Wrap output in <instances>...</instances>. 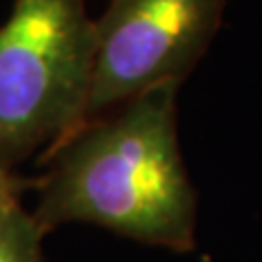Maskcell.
Here are the masks:
<instances>
[{
    "instance_id": "1",
    "label": "cell",
    "mask_w": 262,
    "mask_h": 262,
    "mask_svg": "<svg viewBox=\"0 0 262 262\" xmlns=\"http://www.w3.org/2000/svg\"><path fill=\"white\" fill-rule=\"evenodd\" d=\"M177 83L88 120L44 153L33 212L42 232L90 223L151 247L194 249L196 192L177 136Z\"/></svg>"
},
{
    "instance_id": "3",
    "label": "cell",
    "mask_w": 262,
    "mask_h": 262,
    "mask_svg": "<svg viewBox=\"0 0 262 262\" xmlns=\"http://www.w3.org/2000/svg\"><path fill=\"white\" fill-rule=\"evenodd\" d=\"M227 0H110L96 27L85 122L194 70L214 39ZM83 122V125H85Z\"/></svg>"
},
{
    "instance_id": "5",
    "label": "cell",
    "mask_w": 262,
    "mask_h": 262,
    "mask_svg": "<svg viewBox=\"0 0 262 262\" xmlns=\"http://www.w3.org/2000/svg\"><path fill=\"white\" fill-rule=\"evenodd\" d=\"M27 179H22L13 168H7L0 164V208L22 203V192L27 190Z\"/></svg>"
},
{
    "instance_id": "2",
    "label": "cell",
    "mask_w": 262,
    "mask_h": 262,
    "mask_svg": "<svg viewBox=\"0 0 262 262\" xmlns=\"http://www.w3.org/2000/svg\"><path fill=\"white\" fill-rule=\"evenodd\" d=\"M96 27L85 0H15L0 24V164L48 153L85 122Z\"/></svg>"
},
{
    "instance_id": "4",
    "label": "cell",
    "mask_w": 262,
    "mask_h": 262,
    "mask_svg": "<svg viewBox=\"0 0 262 262\" xmlns=\"http://www.w3.org/2000/svg\"><path fill=\"white\" fill-rule=\"evenodd\" d=\"M44 236L22 203L0 208V262H42Z\"/></svg>"
}]
</instances>
